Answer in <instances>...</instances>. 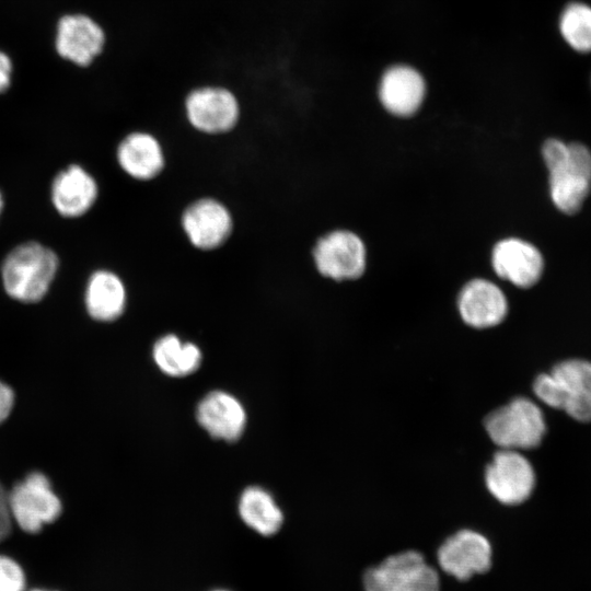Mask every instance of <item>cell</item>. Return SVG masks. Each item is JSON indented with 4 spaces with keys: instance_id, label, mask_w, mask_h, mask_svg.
Listing matches in <instances>:
<instances>
[{
    "instance_id": "9a60e30c",
    "label": "cell",
    "mask_w": 591,
    "mask_h": 591,
    "mask_svg": "<svg viewBox=\"0 0 591 591\" xmlns=\"http://www.w3.org/2000/svg\"><path fill=\"white\" fill-rule=\"evenodd\" d=\"M196 416L199 425L213 438L235 441L246 425L242 404L231 394L213 391L198 404Z\"/></svg>"
},
{
    "instance_id": "4fadbf2b",
    "label": "cell",
    "mask_w": 591,
    "mask_h": 591,
    "mask_svg": "<svg viewBox=\"0 0 591 591\" xmlns=\"http://www.w3.org/2000/svg\"><path fill=\"white\" fill-rule=\"evenodd\" d=\"M462 320L475 328L498 325L508 313V301L501 289L486 279H473L460 292L457 300Z\"/></svg>"
},
{
    "instance_id": "5bb4252c",
    "label": "cell",
    "mask_w": 591,
    "mask_h": 591,
    "mask_svg": "<svg viewBox=\"0 0 591 591\" xmlns=\"http://www.w3.org/2000/svg\"><path fill=\"white\" fill-rule=\"evenodd\" d=\"M425 91L421 74L412 67L399 65L384 72L379 86V97L389 113L407 117L418 111Z\"/></svg>"
},
{
    "instance_id": "277c9868",
    "label": "cell",
    "mask_w": 591,
    "mask_h": 591,
    "mask_svg": "<svg viewBox=\"0 0 591 591\" xmlns=\"http://www.w3.org/2000/svg\"><path fill=\"white\" fill-rule=\"evenodd\" d=\"M362 586L364 591H440V578L421 553L405 551L369 567Z\"/></svg>"
},
{
    "instance_id": "484cf974",
    "label": "cell",
    "mask_w": 591,
    "mask_h": 591,
    "mask_svg": "<svg viewBox=\"0 0 591 591\" xmlns=\"http://www.w3.org/2000/svg\"><path fill=\"white\" fill-rule=\"evenodd\" d=\"M12 65L10 58L0 51V92L7 90L10 85Z\"/></svg>"
},
{
    "instance_id": "52a82bcc",
    "label": "cell",
    "mask_w": 591,
    "mask_h": 591,
    "mask_svg": "<svg viewBox=\"0 0 591 591\" xmlns=\"http://www.w3.org/2000/svg\"><path fill=\"white\" fill-rule=\"evenodd\" d=\"M489 493L501 503L524 502L535 486V472L530 461L517 450L500 449L485 472Z\"/></svg>"
},
{
    "instance_id": "cb8c5ba5",
    "label": "cell",
    "mask_w": 591,
    "mask_h": 591,
    "mask_svg": "<svg viewBox=\"0 0 591 591\" xmlns=\"http://www.w3.org/2000/svg\"><path fill=\"white\" fill-rule=\"evenodd\" d=\"M12 518L9 508L8 491L0 483V542L10 534Z\"/></svg>"
},
{
    "instance_id": "4316f807",
    "label": "cell",
    "mask_w": 591,
    "mask_h": 591,
    "mask_svg": "<svg viewBox=\"0 0 591 591\" xmlns=\"http://www.w3.org/2000/svg\"><path fill=\"white\" fill-rule=\"evenodd\" d=\"M2 208H3V199H2V195L0 193V215H1Z\"/></svg>"
},
{
    "instance_id": "ba28073f",
    "label": "cell",
    "mask_w": 591,
    "mask_h": 591,
    "mask_svg": "<svg viewBox=\"0 0 591 591\" xmlns=\"http://www.w3.org/2000/svg\"><path fill=\"white\" fill-rule=\"evenodd\" d=\"M440 568L460 581L491 568L493 548L488 538L479 532L463 529L449 536L438 548Z\"/></svg>"
},
{
    "instance_id": "8fae6325",
    "label": "cell",
    "mask_w": 591,
    "mask_h": 591,
    "mask_svg": "<svg viewBox=\"0 0 591 591\" xmlns=\"http://www.w3.org/2000/svg\"><path fill=\"white\" fill-rule=\"evenodd\" d=\"M491 265L500 278L520 288H530L541 278L544 259L531 243L515 237L499 241L491 254Z\"/></svg>"
},
{
    "instance_id": "d4e9b609",
    "label": "cell",
    "mask_w": 591,
    "mask_h": 591,
    "mask_svg": "<svg viewBox=\"0 0 591 591\" xmlns=\"http://www.w3.org/2000/svg\"><path fill=\"white\" fill-rule=\"evenodd\" d=\"M14 402L13 391L0 381V424L9 416Z\"/></svg>"
},
{
    "instance_id": "44dd1931",
    "label": "cell",
    "mask_w": 591,
    "mask_h": 591,
    "mask_svg": "<svg viewBox=\"0 0 591 591\" xmlns=\"http://www.w3.org/2000/svg\"><path fill=\"white\" fill-rule=\"evenodd\" d=\"M152 355L158 368L171 376L192 374L201 362L200 349L193 343H182L173 334L158 339L153 346Z\"/></svg>"
},
{
    "instance_id": "30bf717a",
    "label": "cell",
    "mask_w": 591,
    "mask_h": 591,
    "mask_svg": "<svg viewBox=\"0 0 591 591\" xmlns=\"http://www.w3.org/2000/svg\"><path fill=\"white\" fill-rule=\"evenodd\" d=\"M183 230L195 247L215 250L231 235L233 220L229 209L213 198L192 202L182 216Z\"/></svg>"
},
{
    "instance_id": "2e32d148",
    "label": "cell",
    "mask_w": 591,
    "mask_h": 591,
    "mask_svg": "<svg viewBox=\"0 0 591 591\" xmlns=\"http://www.w3.org/2000/svg\"><path fill=\"white\" fill-rule=\"evenodd\" d=\"M551 374L564 395L561 410L577 421H591V361L564 360L553 367Z\"/></svg>"
},
{
    "instance_id": "7a4b0ae2",
    "label": "cell",
    "mask_w": 591,
    "mask_h": 591,
    "mask_svg": "<svg viewBox=\"0 0 591 591\" xmlns=\"http://www.w3.org/2000/svg\"><path fill=\"white\" fill-rule=\"evenodd\" d=\"M57 268L58 258L50 248L36 242L21 244L3 260V287L18 301L37 302L48 291Z\"/></svg>"
},
{
    "instance_id": "6da1fadb",
    "label": "cell",
    "mask_w": 591,
    "mask_h": 591,
    "mask_svg": "<svg viewBox=\"0 0 591 591\" xmlns=\"http://www.w3.org/2000/svg\"><path fill=\"white\" fill-rule=\"evenodd\" d=\"M551 198L558 210L578 212L591 190V152L578 142L548 139L543 144Z\"/></svg>"
},
{
    "instance_id": "f1b7e54d",
    "label": "cell",
    "mask_w": 591,
    "mask_h": 591,
    "mask_svg": "<svg viewBox=\"0 0 591 591\" xmlns=\"http://www.w3.org/2000/svg\"><path fill=\"white\" fill-rule=\"evenodd\" d=\"M31 591H45V590H40V589H34V590H31Z\"/></svg>"
},
{
    "instance_id": "d6986e66",
    "label": "cell",
    "mask_w": 591,
    "mask_h": 591,
    "mask_svg": "<svg viewBox=\"0 0 591 591\" xmlns=\"http://www.w3.org/2000/svg\"><path fill=\"white\" fill-rule=\"evenodd\" d=\"M84 298L91 317L111 322L123 314L127 296L124 282L115 273L97 270L88 281Z\"/></svg>"
},
{
    "instance_id": "5b68a950",
    "label": "cell",
    "mask_w": 591,
    "mask_h": 591,
    "mask_svg": "<svg viewBox=\"0 0 591 591\" xmlns=\"http://www.w3.org/2000/svg\"><path fill=\"white\" fill-rule=\"evenodd\" d=\"M8 496L12 521L25 532L37 533L60 515L61 502L49 479L39 472L16 483Z\"/></svg>"
},
{
    "instance_id": "9c48e42d",
    "label": "cell",
    "mask_w": 591,
    "mask_h": 591,
    "mask_svg": "<svg viewBox=\"0 0 591 591\" xmlns=\"http://www.w3.org/2000/svg\"><path fill=\"white\" fill-rule=\"evenodd\" d=\"M318 273L334 280L357 279L366 269V247L361 239L347 230L322 236L313 251Z\"/></svg>"
},
{
    "instance_id": "7402d4cb",
    "label": "cell",
    "mask_w": 591,
    "mask_h": 591,
    "mask_svg": "<svg viewBox=\"0 0 591 591\" xmlns=\"http://www.w3.org/2000/svg\"><path fill=\"white\" fill-rule=\"evenodd\" d=\"M559 28L565 40L575 50L591 51V8L583 3H570L561 13Z\"/></svg>"
},
{
    "instance_id": "7c38bea8",
    "label": "cell",
    "mask_w": 591,
    "mask_h": 591,
    "mask_svg": "<svg viewBox=\"0 0 591 591\" xmlns=\"http://www.w3.org/2000/svg\"><path fill=\"white\" fill-rule=\"evenodd\" d=\"M105 45V33L90 16L67 15L57 27L56 49L58 54L77 63L89 66Z\"/></svg>"
},
{
    "instance_id": "603a6c76",
    "label": "cell",
    "mask_w": 591,
    "mask_h": 591,
    "mask_svg": "<svg viewBox=\"0 0 591 591\" xmlns=\"http://www.w3.org/2000/svg\"><path fill=\"white\" fill-rule=\"evenodd\" d=\"M25 577L22 568L11 558L0 556V591H24Z\"/></svg>"
},
{
    "instance_id": "ac0fdd59",
    "label": "cell",
    "mask_w": 591,
    "mask_h": 591,
    "mask_svg": "<svg viewBox=\"0 0 591 591\" xmlns=\"http://www.w3.org/2000/svg\"><path fill=\"white\" fill-rule=\"evenodd\" d=\"M117 161L125 173L138 181L157 177L165 164L159 140L144 131L131 132L120 141Z\"/></svg>"
},
{
    "instance_id": "e0dca14e",
    "label": "cell",
    "mask_w": 591,
    "mask_h": 591,
    "mask_svg": "<svg viewBox=\"0 0 591 591\" xmlns=\"http://www.w3.org/2000/svg\"><path fill=\"white\" fill-rule=\"evenodd\" d=\"M99 194L95 179L80 165H70L60 172L51 186V199L63 217L76 218L88 212Z\"/></svg>"
},
{
    "instance_id": "3957f363",
    "label": "cell",
    "mask_w": 591,
    "mask_h": 591,
    "mask_svg": "<svg viewBox=\"0 0 591 591\" xmlns=\"http://www.w3.org/2000/svg\"><path fill=\"white\" fill-rule=\"evenodd\" d=\"M485 429L500 449L519 451L537 447L545 434L546 424L536 403L526 397H515L486 417Z\"/></svg>"
},
{
    "instance_id": "83f0119b",
    "label": "cell",
    "mask_w": 591,
    "mask_h": 591,
    "mask_svg": "<svg viewBox=\"0 0 591 591\" xmlns=\"http://www.w3.org/2000/svg\"><path fill=\"white\" fill-rule=\"evenodd\" d=\"M212 591H228V590L217 589V590H212Z\"/></svg>"
},
{
    "instance_id": "ffe728a7",
    "label": "cell",
    "mask_w": 591,
    "mask_h": 591,
    "mask_svg": "<svg viewBox=\"0 0 591 591\" xmlns=\"http://www.w3.org/2000/svg\"><path fill=\"white\" fill-rule=\"evenodd\" d=\"M239 514L248 528L263 536L276 534L283 523L282 511L271 495L256 486L248 487L242 493Z\"/></svg>"
},
{
    "instance_id": "8992f818",
    "label": "cell",
    "mask_w": 591,
    "mask_h": 591,
    "mask_svg": "<svg viewBox=\"0 0 591 591\" xmlns=\"http://www.w3.org/2000/svg\"><path fill=\"white\" fill-rule=\"evenodd\" d=\"M188 123L198 131L219 135L230 131L240 118V103L224 86L205 85L192 90L184 103Z\"/></svg>"
}]
</instances>
